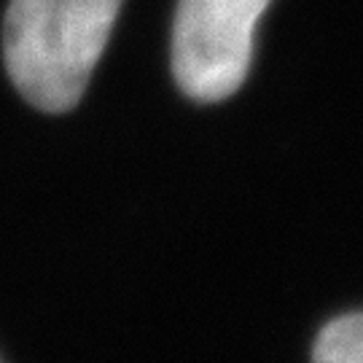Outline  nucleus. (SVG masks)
<instances>
[{
	"label": "nucleus",
	"mask_w": 363,
	"mask_h": 363,
	"mask_svg": "<svg viewBox=\"0 0 363 363\" xmlns=\"http://www.w3.org/2000/svg\"><path fill=\"white\" fill-rule=\"evenodd\" d=\"M121 0H11L6 67L27 103L49 113L76 108L116 25Z\"/></svg>",
	"instance_id": "1"
},
{
	"label": "nucleus",
	"mask_w": 363,
	"mask_h": 363,
	"mask_svg": "<svg viewBox=\"0 0 363 363\" xmlns=\"http://www.w3.org/2000/svg\"><path fill=\"white\" fill-rule=\"evenodd\" d=\"M272 0H181L172 25V76L196 103H218L242 86L253 33Z\"/></svg>",
	"instance_id": "2"
},
{
	"label": "nucleus",
	"mask_w": 363,
	"mask_h": 363,
	"mask_svg": "<svg viewBox=\"0 0 363 363\" xmlns=\"http://www.w3.org/2000/svg\"><path fill=\"white\" fill-rule=\"evenodd\" d=\"M315 363H363V312L325 325L315 345Z\"/></svg>",
	"instance_id": "3"
}]
</instances>
